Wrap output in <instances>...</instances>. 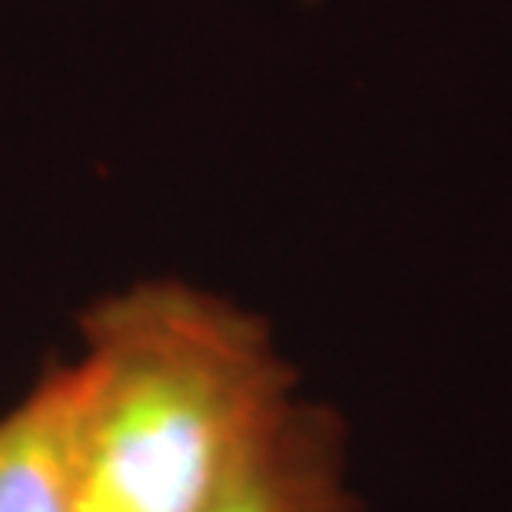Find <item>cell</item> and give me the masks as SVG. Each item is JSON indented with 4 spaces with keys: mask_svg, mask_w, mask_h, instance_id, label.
Instances as JSON below:
<instances>
[{
    "mask_svg": "<svg viewBox=\"0 0 512 512\" xmlns=\"http://www.w3.org/2000/svg\"><path fill=\"white\" fill-rule=\"evenodd\" d=\"M0 512H74L64 380L57 366L0 413Z\"/></svg>",
    "mask_w": 512,
    "mask_h": 512,
    "instance_id": "3957f363",
    "label": "cell"
},
{
    "mask_svg": "<svg viewBox=\"0 0 512 512\" xmlns=\"http://www.w3.org/2000/svg\"><path fill=\"white\" fill-rule=\"evenodd\" d=\"M80 333L57 363L74 512H207L303 399L260 316L177 280L104 296Z\"/></svg>",
    "mask_w": 512,
    "mask_h": 512,
    "instance_id": "6da1fadb",
    "label": "cell"
},
{
    "mask_svg": "<svg viewBox=\"0 0 512 512\" xmlns=\"http://www.w3.org/2000/svg\"><path fill=\"white\" fill-rule=\"evenodd\" d=\"M207 512H366L350 476L343 419L300 399L250 473Z\"/></svg>",
    "mask_w": 512,
    "mask_h": 512,
    "instance_id": "7a4b0ae2",
    "label": "cell"
}]
</instances>
